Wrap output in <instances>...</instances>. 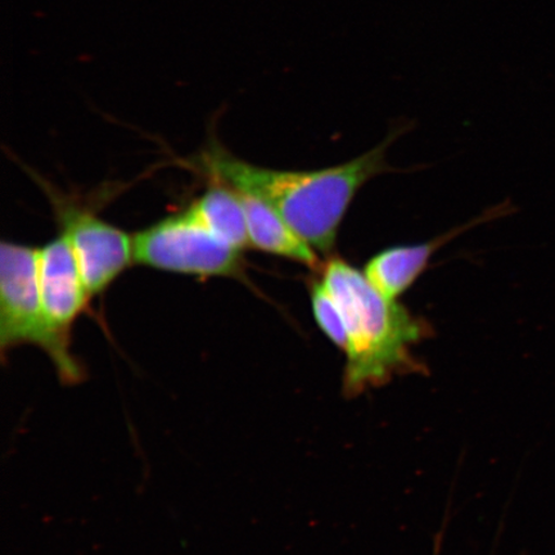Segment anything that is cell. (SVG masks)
Masks as SVG:
<instances>
[{
  "instance_id": "3",
  "label": "cell",
  "mask_w": 555,
  "mask_h": 555,
  "mask_svg": "<svg viewBox=\"0 0 555 555\" xmlns=\"http://www.w3.org/2000/svg\"><path fill=\"white\" fill-rule=\"evenodd\" d=\"M33 345L51 359L62 385L87 377L80 360L68 359L48 327L38 281V248L2 242L0 245V352Z\"/></svg>"
},
{
  "instance_id": "7",
  "label": "cell",
  "mask_w": 555,
  "mask_h": 555,
  "mask_svg": "<svg viewBox=\"0 0 555 555\" xmlns=\"http://www.w3.org/2000/svg\"><path fill=\"white\" fill-rule=\"evenodd\" d=\"M488 220L483 218L472 221L470 224L453 229L449 233L439 235L428 242L420 245L398 246L384 249L366 262L363 270L366 280L382 295L390 300H399L409 288L418 280L428 267L433 255L447 245L451 240L463 232H466L470 225L482 223Z\"/></svg>"
},
{
  "instance_id": "8",
  "label": "cell",
  "mask_w": 555,
  "mask_h": 555,
  "mask_svg": "<svg viewBox=\"0 0 555 555\" xmlns=\"http://www.w3.org/2000/svg\"><path fill=\"white\" fill-rule=\"evenodd\" d=\"M235 193L245 210L249 247L312 269L322 267L315 249L272 206L253 194L240 191Z\"/></svg>"
},
{
  "instance_id": "4",
  "label": "cell",
  "mask_w": 555,
  "mask_h": 555,
  "mask_svg": "<svg viewBox=\"0 0 555 555\" xmlns=\"http://www.w3.org/2000/svg\"><path fill=\"white\" fill-rule=\"evenodd\" d=\"M134 262L163 272L245 280L243 251L208 231L189 208L133 235Z\"/></svg>"
},
{
  "instance_id": "9",
  "label": "cell",
  "mask_w": 555,
  "mask_h": 555,
  "mask_svg": "<svg viewBox=\"0 0 555 555\" xmlns=\"http://www.w3.org/2000/svg\"><path fill=\"white\" fill-rule=\"evenodd\" d=\"M186 208L201 224L229 245L241 251L249 247L245 210L231 186L211 182L207 191Z\"/></svg>"
},
{
  "instance_id": "5",
  "label": "cell",
  "mask_w": 555,
  "mask_h": 555,
  "mask_svg": "<svg viewBox=\"0 0 555 555\" xmlns=\"http://www.w3.org/2000/svg\"><path fill=\"white\" fill-rule=\"evenodd\" d=\"M79 263L90 297L104 293L134 262L133 237L46 186Z\"/></svg>"
},
{
  "instance_id": "1",
  "label": "cell",
  "mask_w": 555,
  "mask_h": 555,
  "mask_svg": "<svg viewBox=\"0 0 555 555\" xmlns=\"http://www.w3.org/2000/svg\"><path fill=\"white\" fill-rule=\"evenodd\" d=\"M386 142L366 154L331 168L280 170L243 162L212 144L196 162L211 182L253 194L272 206L317 253L327 255L336 245L339 227L357 193L388 170Z\"/></svg>"
},
{
  "instance_id": "6",
  "label": "cell",
  "mask_w": 555,
  "mask_h": 555,
  "mask_svg": "<svg viewBox=\"0 0 555 555\" xmlns=\"http://www.w3.org/2000/svg\"><path fill=\"white\" fill-rule=\"evenodd\" d=\"M38 281L48 327L55 343L68 359L79 360L73 352V330L92 297L65 233L38 248Z\"/></svg>"
},
{
  "instance_id": "10",
  "label": "cell",
  "mask_w": 555,
  "mask_h": 555,
  "mask_svg": "<svg viewBox=\"0 0 555 555\" xmlns=\"http://www.w3.org/2000/svg\"><path fill=\"white\" fill-rule=\"evenodd\" d=\"M310 300L312 314H314L319 328L339 350L345 352L347 335L341 311H339L328 289L325 288L321 278L310 284Z\"/></svg>"
},
{
  "instance_id": "2",
  "label": "cell",
  "mask_w": 555,
  "mask_h": 555,
  "mask_svg": "<svg viewBox=\"0 0 555 555\" xmlns=\"http://www.w3.org/2000/svg\"><path fill=\"white\" fill-rule=\"evenodd\" d=\"M319 269L345 323V392L352 397L393 374L413 370L411 350L427 335L425 322L378 293L351 263L331 259Z\"/></svg>"
}]
</instances>
